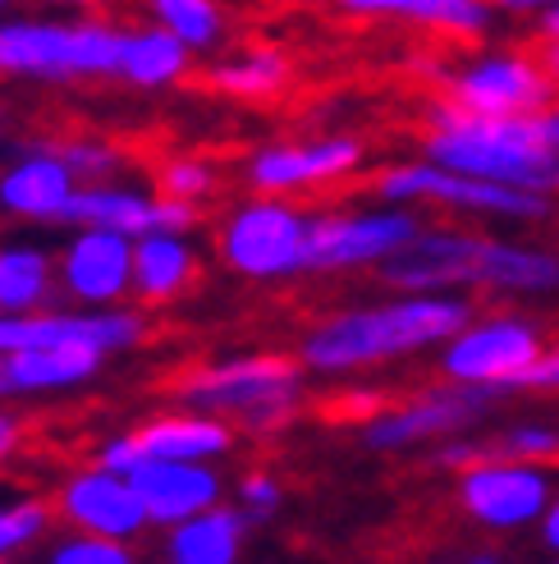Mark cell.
<instances>
[{
  "mask_svg": "<svg viewBox=\"0 0 559 564\" xmlns=\"http://www.w3.org/2000/svg\"><path fill=\"white\" fill-rule=\"evenodd\" d=\"M472 313H478V299L468 294L390 290V299L344 303L307 322L294 354L317 381H358L395 362L436 354Z\"/></svg>",
  "mask_w": 559,
  "mask_h": 564,
  "instance_id": "1",
  "label": "cell"
},
{
  "mask_svg": "<svg viewBox=\"0 0 559 564\" xmlns=\"http://www.w3.org/2000/svg\"><path fill=\"white\" fill-rule=\"evenodd\" d=\"M385 290H431L500 303H546L559 294V252L537 239H514L472 225L423 220L381 271Z\"/></svg>",
  "mask_w": 559,
  "mask_h": 564,
  "instance_id": "2",
  "label": "cell"
},
{
  "mask_svg": "<svg viewBox=\"0 0 559 564\" xmlns=\"http://www.w3.org/2000/svg\"><path fill=\"white\" fill-rule=\"evenodd\" d=\"M417 152L450 171L559 203V101L527 116H472L436 97L423 116Z\"/></svg>",
  "mask_w": 559,
  "mask_h": 564,
  "instance_id": "3",
  "label": "cell"
},
{
  "mask_svg": "<svg viewBox=\"0 0 559 564\" xmlns=\"http://www.w3.org/2000/svg\"><path fill=\"white\" fill-rule=\"evenodd\" d=\"M307 368L298 354L253 349V354H226L202 368H188L171 390L175 404L202 409L216 417H230L248 436H275L289 422H298L307 404Z\"/></svg>",
  "mask_w": 559,
  "mask_h": 564,
  "instance_id": "4",
  "label": "cell"
},
{
  "mask_svg": "<svg viewBox=\"0 0 559 564\" xmlns=\"http://www.w3.org/2000/svg\"><path fill=\"white\" fill-rule=\"evenodd\" d=\"M124 23L92 10L6 14L0 19V78L14 83H116Z\"/></svg>",
  "mask_w": 559,
  "mask_h": 564,
  "instance_id": "5",
  "label": "cell"
},
{
  "mask_svg": "<svg viewBox=\"0 0 559 564\" xmlns=\"http://www.w3.org/2000/svg\"><path fill=\"white\" fill-rule=\"evenodd\" d=\"M313 216L298 197L248 193L216 220V258L248 285H285L313 275Z\"/></svg>",
  "mask_w": 559,
  "mask_h": 564,
  "instance_id": "6",
  "label": "cell"
},
{
  "mask_svg": "<svg viewBox=\"0 0 559 564\" xmlns=\"http://www.w3.org/2000/svg\"><path fill=\"white\" fill-rule=\"evenodd\" d=\"M372 197L381 203H399V207H436L450 216H472V220H491V225H546L555 216V197L541 193H523L509 184H491L478 175L450 171L431 156H404V161H385L372 175Z\"/></svg>",
  "mask_w": 559,
  "mask_h": 564,
  "instance_id": "7",
  "label": "cell"
},
{
  "mask_svg": "<svg viewBox=\"0 0 559 564\" xmlns=\"http://www.w3.org/2000/svg\"><path fill=\"white\" fill-rule=\"evenodd\" d=\"M495 404L500 394L491 390L436 377L431 386H417L404 400H385L372 417H362L358 441L362 449H376V455H413V449H431L445 436L478 432L495 413Z\"/></svg>",
  "mask_w": 559,
  "mask_h": 564,
  "instance_id": "8",
  "label": "cell"
},
{
  "mask_svg": "<svg viewBox=\"0 0 559 564\" xmlns=\"http://www.w3.org/2000/svg\"><path fill=\"white\" fill-rule=\"evenodd\" d=\"M546 345V326L518 307H491L472 313L450 340L436 349V377L478 386L491 394H514L518 377L533 368Z\"/></svg>",
  "mask_w": 559,
  "mask_h": 564,
  "instance_id": "9",
  "label": "cell"
},
{
  "mask_svg": "<svg viewBox=\"0 0 559 564\" xmlns=\"http://www.w3.org/2000/svg\"><path fill=\"white\" fill-rule=\"evenodd\" d=\"M440 97L472 116H527L559 101V83L541 51L486 46L440 69Z\"/></svg>",
  "mask_w": 559,
  "mask_h": 564,
  "instance_id": "10",
  "label": "cell"
},
{
  "mask_svg": "<svg viewBox=\"0 0 559 564\" xmlns=\"http://www.w3.org/2000/svg\"><path fill=\"white\" fill-rule=\"evenodd\" d=\"M417 230H423V216L381 197L326 207L313 216V275H376Z\"/></svg>",
  "mask_w": 559,
  "mask_h": 564,
  "instance_id": "11",
  "label": "cell"
},
{
  "mask_svg": "<svg viewBox=\"0 0 559 564\" xmlns=\"http://www.w3.org/2000/svg\"><path fill=\"white\" fill-rule=\"evenodd\" d=\"M555 500V468L533 464V459H509V455H482L454 473V505L463 510L468 523L482 532L509 538V532L537 528L541 514Z\"/></svg>",
  "mask_w": 559,
  "mask_h": 564,
  "instance_id": "12",
  "label": "cell"
},
{
  "mask_svg": "<svg viewBox=\"0 0 559 564\" xmlns=\"http://www.w3.org/2000/svg\"><path fill=\"white\" fill-rule=\"evenodd\" d=\"M368 171V143L358 133H313V138H275L248 152L243 184L248 193H285L303 197L317 188L353 184Z\"/></svg>",
  "mask_w": 559,
  "mask_h": 564,
  "instance_id": "13",
  "label": "cell"
},
{
  "mask_svg": "<svg viewBox=\"0 0 559 564\" xmlns=\"http://www.w3.org/2000/svg\"><path fill=\"white\" fill-rule=\"evenodd\" d=\"M51 510H55V523L97 532V538H116L129 546H138L152 532V519L143 510V496H138L133 477L106 468L97 459L61 477V487L51 496Z\"/></svg>",
  "mask_w": 559,
  "mask_h": 564,
  "instance_id": "14",
  "label": "cell"
},
{
  "mask_svg": "<svg viewBox=\"0 0 559 564\" xmlns=\"http://www.w3.org/2000/svg\"><path fill=\"white\" fill-rule=\"evenodd\" d=\"M55 280H61V299L78 307L133 299V235L106 225H69L55 248Z\"/></svg>",
  "mask_w": 559,
  "mask_h": 564,
  "instance_id": "15",
  "label": "cell"
},
{
  "mask_svg": "<svg viewBox=\"0 0 559 564\" xmlns=\"http://www.w3.org/2000/svg\"><path fill=\"white\" fill-rule=\"evenodd\" d=\"M78 175L55 143H28L0 165V212L19 225H69Z\"/></svg>",
  "mask_w": 559,
  "mask_h": 564,
  "instance_id": "16",
  "label": "cell"
},
{
  "mask_svg": "<svg viewBox=\"0 0 559 564\" xmlns=\"http://www.w3.org/2000/svg\"><path fill=\"white\" fill-rule=\"evenodd\" d=\"M129 477L138 496H143V510L156 532L198 510H211L230 491L220 464H193V459H143Z\"/></svg>",
  "mask_w": 559,
  "mask_h": 564,
  "instance_id": "17",
  "label": "cell"
},
{
  "mask_svg": "<svg viewBox=\"0 0 559 564\" xmlns=\"http://www.w3.org/2000/svg\"><path fill=\"white\" fill-rule=\"evenodd\" d=\"M147 459H193V464H226L239 445V427L230 417L202 409H165L133 427Z\"/></svg>",
  "mask_w": 559,
  "mask_h": 564,
  "instance_id": "18",
  "label": "cell"
},
{
  "mask_svg": "<svg viewBox=\"0 0 559 564\" xmlns=\"http://www.w3.org/2000/svg\"><path fill=\"white\" fill-rule=\"evenodd\" d=\"M202 280V252L188 230H143L133 239V303L171 307Z\"/></svg>",
  "mask_w": 559,
  "mask_h": 564,
  "instance_id": "19",
  "label": "cell"
},
{
  "mask_svg": "<svg viewBox=\"0 0 559 564\" xmlns=\"http://www.w3.org/2000/svg\"><path fill=\"white\" fill-rule=\"evenodd\" d=\"M335 10L349 19L423 28L445 42H482L495 33V10L486 0H335Z\"/></svg>",
  "mask_w": 559,
  "mask_h": 564,
  "instance_id": "20",
  "label": "cell"
},
{
  "mask_svg": "<svg viewBox=\"0 0 559 564\" xmlns=\"http://www.w3.org/2000/svg\"><path fill=\"white\" fill-rule=\"evenodd\" d=\"M106 354L92 345H42V349H23L0 358L6 368V394L10 400H37V394H65L83 390L88 381L101 377Z\"/></svg>",
  "mask_w": 559,
  "mask_h": 564,
  "instance_id": "21",
  "label": "cell"
},
{
  "mask_svg": "<svg viewBox=\"0 0 559 564\" xmlns=\"http://www.w3.org/2000/svg\"><path fill=\"white\" fill-rule=\"evenodd\" d=\"M248 532H253V519L239 505L220 500L211 510L161 528V555L171 564H239L248 551Z\"/></svg>",
  "mask_w": 559,
  "mask_h": 564,
  "instance_id": "22",
  "label": "cell"
},
{
  "mask_svg": "<svg viewBox=\"0 0 559 564\" xmlns=\"http://www.w3.org/2000/svg\"><path fill=\"white\" fill-rule=\"evenodd\" d=\"M193 74V51L165 33L161 23H124V37H120V74L116 83L138 93H165V88H179V83Z\"/></svg>",
  "mask_w": 559,
  "mask_h": 564,
  "instance_id": "23",
  "label": "cell"
},
{
  "mask_svg": "<svg viewBox=\"0 0 559 564\" xmlns=\"http://www.w3.org/2000/svg\"><path fill=\"white\" fill-rule=\"evenodd\" d=\"M61 299L55 280V248L37 239L0 243V313H37Z\"/></svg>",
  "mask_w": 559,
  "mask_h": 564,
  "instance_id": "24",
  "label": "cell"
},
{
  "mask_svg": "<svg viewBox=\"0 0 559 564\" xmlns=\"http://www.w3.org/2000/svg\"><path fill=\"white\" fill-rule=\"evenodd\" d=\"M294 65L280 46L253 42V46H239L230 55L207 69V88L220 97H234V101H275L280 93L289 88Z\"/></svg>",
  "mask_w": 559,
  "mask_h": 564,
  "instance_id": "25",
  "label": "cell"
},
{
  "mask_svg": "<svg viewBox=\"0 0 559 564\" xmlns=\"http://www.w3.org/2000/svg\"><path fill=\"white\" fill-rule=\"evenodd\" d=\"M152 212H156V193L124 180H97V184H78L69 225H106V230L138 239L143 230H152Z\"/></svg>",
  "mask_w": 559,
  "mask_h": 564,
  "instance_id": "26",
  "label": "cell"
},
{
  "mask_svg": "<svg viewBox=\"0 0 559 564\" xmlns=\"http://www.w3.org/2000/svg\"><path fill=\"white\" fill-rule=\"evenodd\" d=\"M152 23L175 33L193 55L220 51L230 37V10L226 0H143Z\"/></svg>",
  "mask_w": 559,
  "mask_h": 564,
  "instance_id": "27",
  "label": "cell"
},
{
  "mask_svg": "<svg viewBox=\"0 0 559 564\" xmlns=\"http://www.w3.org/2000/svg\"><path fill=\"white\" fill-rule=\"evenodd\" d=\"M51 523H55V510H51V500H42V496L0 500V564L42 546L51 538Z\"/></svg>",
  "mask_w": 559,
  "mask_h": 564,
  "instance_id": "28",
  "label": "cell"
},
{
  "mask_svg": "<svg viewBox=\"0 0 559 564\" xmlns=\"http://www.w3.org/2000/svg\"><path fill=\"white\" fill-rule=\"evenodd\" d=\"M491 449L509 459H533V464H550L559 468V422L550 417H518L509 427L491 432Z\"/></svg>",
  "mask_w": 559,
  "mask_h": 564,
  "instance_id": "29",
  "label": "cell"
},
{
  "mask_svg": "<svg viewBox=\"0 0 559 564\" xmlns=\"http://www.w3.org/2000/svg\"><path fill=\"white\" fill-rule=\"evenodd\" d=\"M216 188H220V171L207 156L179 152V156H165L156 165V193L188 197V203H207V197H216Z\"/></svg>",
  "mask_w": 559,
  "mask_h": 564,
  "instance_id": "30",
  "label": "cell"
},
{
  "mask_svg": "<svg viewBox=\"0 0 559 564\" xmlns=\"http://www.w3.org/2000/svg\"><path fill=\"white\" fill-rule=\"evenodd\" d=\"M51 564H133V546L116 538H97V532H78L69 528L65 538H55L46 546Z\"/></svg>",
  "mask_w": 559,
  "mask_h": 564,
  "instance_id": "31",
  "label": "cell"
},
{
  "mask_svg": "<svg viewBox=\"0 0 559 564\" xmlns=\"http://www.w3.org/2000/svg\"><path fill=\"white\" fill-rule=\"evenodd\" d=\"M61 156L69 161V171L78 175V184H97V180H120L124 171V152L110 143V138H65Z\"/></svg>",
  "mask_w": 559,
  "mask_h": 564,
  "instance_id": "32",
  "label": "cell"
},
{
  "mask_svg": "<svg viewBox=\"0 0 559 564\" xmlns=\"http://www.w3.org/2000/svg\"><path fill=\"white\" fill-rule=\"evenodd\" d=\"M234 505L253 523H271L280 510H285V482L266 468H248L234 482Z\"/></svg>",
  "mask_w": 559,
  "mask_h": 564,
  "instance_id": "33",
  "label": "cell"
},
{
  "mask_svg": "<svg viewBox=\"0 0 559 564\" xmlns=\"http://www.w3.org/2000/svg\"><path fill=\"white\" fill-rule=\"evenodd\" d=\"M482 455H491V436L459 432V436H445V441L431 445V468H440V473H463L468 464H478Z\"/></svg>",
  "mask_w": 559,
  "mask_h": 564,
  "instance_id": "34",
  "label": "cell"
},
{
  "mask_svg": "<svg viewBox=\"0 0 559 564\" xmlns=\"http://www.w3.org/2000/svg\"><path fill=\"white\" fill-rule=\"evenodd\" d=\"M514 394H541V400H559V340H550V335H546L537 362L518 377Z\"/></svg>",
  "mask_w": 559,
  "mask_h": 564,
  "instance_id": "35",
  "label": "cell"
},
{
  "mask_svg": "<svg viewBox=\"0 0 559 564\" xmlns=\"http://www.w3.org/2000/svg\"><path fill=\"white\" fill-rule=\"evenodd\" d=\"M202 225V203H188V197H171L156 193V212H152V230H198Z\"/></svg>",
  "mask_w": 559,
  "mask_h": 564,
  "instance_id": "36",
  "label": "cell"
},
{
  "mask_svg": "<svg viewBox=\"0 0 559 564\" xmlns=\"http://www.w3.org/2000/svg\"><path fill=\"white\" fill-rule=\"evenodd\" d=\"M92 459L106 464V468H116V473H133L147 455H143V445H138L133 432H116V436H106V441L92 449Z\"/></svg>",
  "mask_w": 559,
  "mask_h": 564,
  "instance_id": "37",
  "label": "cell"
},
{
  "mask_svg": "<svg viewBox=\"0 0 559 564\" xmlns=\"http://www.w3.org/2000/svg\"><path fill=\"white\" fill-rule=\"evenodd\" d=\"M19 445H23V422L10 409H0V464H6Z\"/></svg>",
  "mask_w": 559,
  "mask_h": 564,
  "instance_id": "38",
  "label": "cell"
},
{
  "mask_svg": "<svg viewBox=\"0 0 559 564\" xmlns=\"http://www.w3.org/2000/svg\"><path fill=\"white\" fill-rule=\"evenodd\" d=\"M495 14H518V19H537L541 10L559 6V0H486Z\"/></svg>",
  "mask_w": 559,
  "mask_h": 564,
  "instance_id": "39",
  "label": "cell"
},
{
  "mask_svg": "<svg viewBox=\"0 0 559 564\" xmlns=\"http://www.w3.org/2000/svg\"><path fill=\"white\" fill-rule=\"evenodd\" d=\"M537 538H541V546H546L550 555H559V487H555L550 510H546V514H541V523H537Z\"/></svg>",
  "mask_w": 559,
  "mask_h": 564,
  "instance_id": "40",
  "label": "cell"
},
{
  "mask_svg": "<svg viewBox=\"0 0 559 564\" xmlns=\"http://www.w3.org/2000/svg\"><path fill=\"white\" fill-rule=\"evenodd\" d=\"M537 33H541V42H559V6L537 14Z\"/></svg>",
  "mask_w": 559,
  "mask_h": 564,
  "instance_id": "41",
  "label": "cell"
},
{
  "mask_svg": "<svg viewBox=\"0 0 559 564\" xmlns=\"http://www.w3.org/2000/svg\"><path fill=\"white\" fill-rule=\"evenodd\" d=\"M42 6H55V10H101L110 0H42Z\"/></svg>",
  "mask_w": 559,
  "mask_h": 564,
  "instance_id": "42",
  "label": "cell"
},
{
  "mask_svg": "<svg viewBox=\"0 0 559 564\" xmlns=\"http://www.w3.org/2000/svg\"><path fill=\"white\" fill-rule=\"evenodd\" d=\"M541 55H546V65H550V74L559 83V42H541Z\"/></svg>",
  "mask_w": 559,
  "mask_h": 564,
  "instance_id": "43",
  "label": "cell"
},
{
  "mask_svg": "<svg viewBox=\"0 0 559 564\" xmlns=\"http://www.w3.org/2000/svg\"><path fill=\"white\" fill-rule=\"evenodd\" d=\"M0 400H10V394H6V368H0Z\"/></svg>",
  "mask_w": 559,
  "mask_h": 564,
  "instance_id": "44",
  "label": "cell"
},
{
  "mask_svg": "<svg viewBox=\"0 0 559 564\" xmlns=\"http://www.w3.org/2000/svg\"><path fill=\"white\" fill-rule=\"evenodd\" d=\"M10 6H14V0H0V19H6V14H10Z\"/></svg>",
  "mask_w": 559,
  "mask_h": 564,
  "instance_id": "45",
  "label": "cell"
},
{
  "mask_svg": "<svg viewBox=\"0 0 559 564\" xmlns=\"http://www.w3.org/2000/svg\"><path fill=\"white\" fill-rule=\"evenodd\" d=\"M0 138H6V120H0Z\"/></svg>",
  "mask_w": 559,
  "mask_h": 564,
  "instance_id": "46",
  "label": "cell"
},
{
  "mask_svg": "<svg viewBox=\"0 0 559 564\" xmlns=\"http://www.w3.org/2000/svg\"><path fill=\"white\" fill-rule=\"evenodd\" d=\"M0 216H6V212H0Z\"/></svg>",
  "mask_w": 559,
  "mask_h": 564,
  "instance_id": "47",
  "label": "cell"
}]
</instances>
